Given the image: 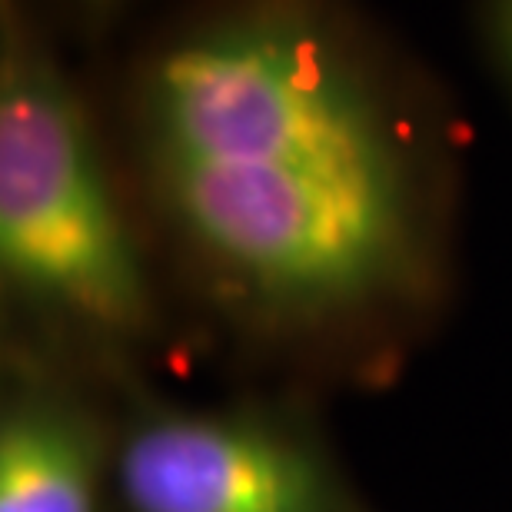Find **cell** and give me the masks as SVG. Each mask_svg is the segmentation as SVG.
<instances>
[{
    "label": "cell",
    "mask_w": 512,
    "mask_h": 512,
    "mask_svg": "<svg viewBox=\"0 0 512 512\" xmlns=\"http://www.w3.org/2000/svg\"><path fill=\"white\" fill-rule=\"evenodd\" d=\"M0 263L17 290L100 330H133L147 313L84 110L14 30L0 67Z\"/></svg>",
    "instance_id": "2"
},
{
    "label": "cell",
    "mask_w": 512,
    "mask_h": 512,
    "mask_svg": "<svg viewBox=\"0 0 512 512\" xmlns=\"http://www.w3.org/2000/svg\"><path fill=\"white\" fill-rule=\"evenodd\" d=\"M499 44H503V54L512 67V0L499 4Z\"/></svg>",
    "instance_id": "6"
},
{
    "label": "cell",
    "mask_w": 512,
    "mask_h": 512,
    "mask_svg": "<svg viewBox=\"0 0 512 512\" xmlns=\"http://www.w3.org/2000/svg\"><path fill=\"white\" fill-rule=\"evenodd\" d=\"M100 443L77 409L17 399L0 423V512H97Z\"/></svg>",
    "instance_id": "5"
},
{
    "label": "cell",
    "mask_w": 512,
    "mask_h": 512,
    "mask_svg": "<svg viewBox=\"0 0 512 512\" xmlns=\"http://www.w3.org/2000/svg\"><path fill=\"white\" fill-rule=\"evenodd\" d=\"M160 160L396 177L380 110L313 27L250 17L180 44L150 84Z\"/></svg>",
    "instance_id": "1"
},
{
    "label": "cell",
    "mask_w": 512,
    "mask_h": 512,
    "mask_svg": "<svg viewBox=\"0 0 512 512\" xmlns=\"http://www.w3.org/2000/svg\"><path fill=\"white\" fill-rule=\"evenodd\" d=\"M133 512H350L300 439L243 416L163 413L120 453Z\"/></svg>",
    "instance_id": "4"
},
{
    "label": "cell",
    "mask_w": 512,
    "mask_h": 512,
    "mask_svg": "<svg viewBox=\"0 0 512 512\" xmlns=\"http://www.w3.org/2000/svg\"><path fill=\"white\" fill-rule=\"evenodd\" d=\"M160 170L193 240L273 300H356L403 253L396 177L193 160H160Z\"/></svg>",
    "instance_id": "3"
}]
</instances>
